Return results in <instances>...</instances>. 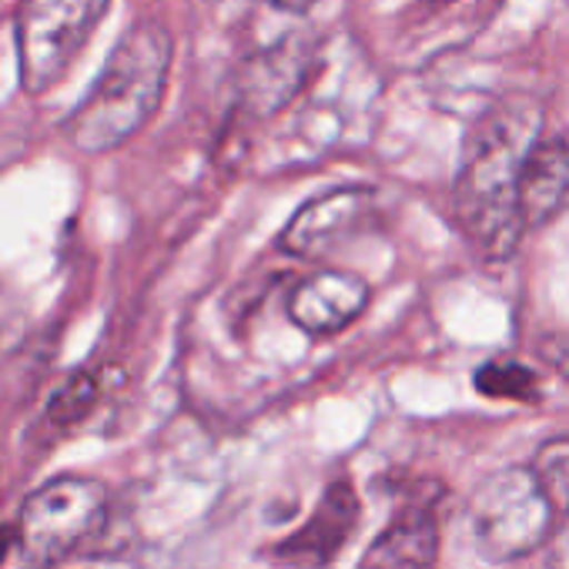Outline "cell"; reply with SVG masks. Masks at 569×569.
I'll list each match as a JSON object with an SVG mask.
<instances>
[{"mask_svg":"<svg viewBox=\"0 0 569 569\" xmlns=\"http://www.w3.org/2000/svg\"><path fill=\"white\" fill-rule=\"evenodd\" d=\"M542 134V111L529 98L492 104L469 131L456 174V221L469 244L486 258H509L526 228L519 218V168Z\"/></svg>","mask_w":569,"mask_h":569,"instance_id":"1","label":"cell"},{"mask_svg":"<svg viewBox=\"0 0 569 569\" xmlns=\"http://www.w3.org/2000/svg\"><path fill=\"white\" fill-rule=\"evenodd\" d=\"M376 211L372 188H336L309 198L281 228L278 244L296 258H322L346 234L359 231Z\"/></svg>","mask_w":569,"mask_h":569,"instance_id":"7","label":"cell"},{"mask_svg":"<svg viewBox=\"0 0 569 569\" xmlns=\"http://www.w3.org/2000/svg\"><path fill=\"white\" fill-rule=\"evenodd\" d=\"M306 68L309 51L302 41H281L254 54L241 78V98L251 108V114H274V108H281L302 88Z\"/></svg>","mask_w":569,"mask_h":569,"instance_id":"11","label":"cell"},{"mask_svg":"<svg viewBox=\"0 0 569 569\" xmlns=\"http://www.w3.org/2000/svg\"><path fill=\"white\" fill-rule=\"evenodd\" d=\"M549 566L552 569H569V509L562 516V522L549 532Z\"/></svg>","mask_w":569,"mask_h":569,"instance_id":"15","label":"cell"},{"mask_svg":"<svg viewBox=\"0 0 569 569\" xmlns=\"http://www.w3.org/2000/svg\"><path fill=\"white\" fill-rule=\"evenodd\" d=\"M359 516H362V506H359L352 482L339 479L326 489L312 519L299 532L274 542L268 549V559L284 569H326L356 536Z\"/></svg>","mask_w":569,"mask_h":569,"instance_id":"6","label":"cell"},{"mask_svg":"<svg viewBox=\"0 0 569 569\" xmlns=\"http://www.w3.org/2000/svg\"><path fill=\"white\" fill-rule=\"evenodd\" d=\"M552 502L529 466L486 476L469 499V532L482 559L512 562L536 552L552 532Z\"/></svg>","mask_w":569,"mask_h":569,"instance_id":"3","label":"cell"},{"mask_svg":"<svg viewBox=\"0 0 569 569\" xmlns=\"http://www.w3.org/2000/svg\"><path fill=\"white\" fill-rule=\"evenodd\" d=\"M372 302L369 281L356 271L326 268L299 281V289L289 296L292 322L309 332L312 339H329L356 326Z\"/></svg>","mask_w":569,"mask_h":569,"instance_id":"8","label":"cell"},{"mask_svg":"<svg viewBox=\"0 0 569 569\" xmlns=\"http://www.w3.org/2000/svg\"><path fill=\"white\" fill-rule=\"evenodd\" d=\"M519 218L526 231L552 224L569 208V134H539L519 168Z\"/></svg>","mask_w":569,"mask_h":569,"instance_id":"9","label":"cell"},{"mask_svg":"<svg viewBox=\"0 0 569 569\" xmlns=\"http://www.w3.org/2000/svg\"><path fill=\"white\" fill-rule=\"evenodd\" d=\"M171 71V34L158 21L131 24L91 91L64 121L68 141L81 154H108L124 148L158 114Z\"/></svg>","mask_w":569,"mask_h":569,"instance_id":"2","label":"cell"},{"mask_svg":"<svg viewBox=\"0 0 569 569\" xmlns=\"http://www.w3.org/2000/svg\"><path fill=\"white\" fill-rule=\"evenodd\" d=\"M268 4L284 11V14H309L319 4V0H268Z\"/></svg>","mask_w":569,"mask_h":569,"instance_id":"16","label":"cell"},{"mask_svg":"<svg viewBox=\"0 0 569 569\" xmlns=\"http://www.w3.org/2000/svg\"><path fill=\"white\" fill-rule=\"evenodd\" d=\"M439 552V522L429 502L406 506L366 549L359 569H429Z\"/></svg>","mask_w":569,"mask_h":569,"instance_id":"10","label":"cell"},{"mask_svg":"<svg viewBox=\"0 0 569 569\" xmlns=\"http://www.w3.org/2000/svg\"><path fill=\"white\" fill-rule=\"evenodd\" d=\"M476 389L486 399H506V402H536L539 399V376L512 359H492L476 369L472 376Z\"/></svg>","mask_w":569,"mask_h":569,"instance_id":"12","label":"cell"},{"mask_svg":"<svg viewBox=\"0 0 569 569\" xmlns=\"http://www.w3.org/2000/svg\"><path fill=\"white\" fill-rule=\"evenodd\" d=\"M111 0H18V68L28 94H48L74 68Z\"/></svg>","mask_w":569,"mask_h":569,"instance_id":"5","label":"cell"},{"mask_svg":"<svg viewBox=\"0 0 569 569\" xmlns=\"http://www.w3.org/2000/svg\"><path fill=\"white\" fill-rule=\"evenodd\" d=\"M108 519V489L88 476H61L34 489L18 519L28 569H51L91 542Z\"/></svg>","mask_w":569,"mask_h":569,"instance_id":"4","label":"cell"},{"mask_svg":"<svg viewBox=\"0 0 569 569\" xmlns=\"http://www.w3.org/2000/svg\"><path fill=\"white\" fill-rule=\"evenodd\" d=\"M18 542V529H8V526H0V566H4L11 546Z\"/></svg>","mask_w":569,"mask_h":569,"instance_id":"17","label":"cell"},{"mask_svg":"<svg viewBox=\"0 0 569 569\" xmlns=\"http://www.w3.org/2000/svg\"><path fill=\"white\" fill-rule=\"evenodd\" d=\"M101 399V386H98V376L91 372H74L71 379H64L58 386V392L51 396L48 402V422L58 426V429H71L78 426Z\"/></svg>","mask_w":569,"mask_h":569,"instance_id":"13","label":"cell"},{"mask_svg":"<svg viewBox=\"0 0 569 569\" xmlns=\"http://www.w3.org/2000/svg\"><path fill=\"white\" fill-rule=\"evenodd\" d=\"M539 479V486L546 489L552 509H569V436L549 439L539 446V452L532 456L529 466Z\"/></svg>","mask_w":569,"mask_h":569,"instance_id":"14","label":"cell"}]
</instances>
